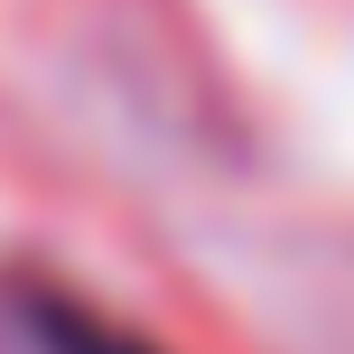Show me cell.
Listing matches in <instances>:
<instances>
[{
    "mask_svg": "<svg viewBox=\"0 0 354 354\" xmlns=\"http://www.w3.org/2000/svg\"><path fill=\"white\" fill-rule=\"evenodd\" d=\"M28 336H37V354H159L149 336H131V326H112L103 308L47 299V289H28Z\"/></svg>",
    "mask_w": 354,
    "mask_h": 354,
    "instance_id": "cell-1",
    "label": "cell"
}]
</instances>
